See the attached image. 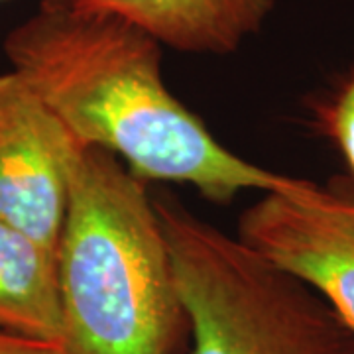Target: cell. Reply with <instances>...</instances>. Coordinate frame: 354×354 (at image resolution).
Here are the masks:
<instances>
[{"label":"cell","mask_w":354,"mask_h":354,"mask_svg":"<svg viewBox=\"0 0 354 354\" xmlns=\"http://www.w3.org/2000/svg\"><path fill=\"white\" fill-rule=\"evenodd\" d=\"M4 53L75 142L122 158L144 181L227 203L288 179L223 146L169 93L162 44L120 18L39 8L8 32Z\"/></svg>","instance_id":"cell-1"},{"label":"cell","mask_w":354,"mask_h":354,"mask_svg":"<svg viewBox=\"0 0 354 354\" xmlns=\"http://www.w3.org/2000/svg\"><path fill=\"white\" fill-rule=\"evenodd\" d=\"M57 272L67 354H169L187 325L153 199L106 150L71 156Z\"/></svg>","instance_id":"cell-2"},{"label":"cell","mask_w":354,"mask_h":354,"mask_svg":"<svg viewBox=\"0 0 354 354\" xmlns=\"http://www.w3.org/2000/svg\"><path fill=\"white\" fill-rule=\"evenodd\" d=\"M153 205L191 330L189 354H354V333L311 286L183 205Z\"/></svg>","instance_id":"cell-3"},{"label":"cell","mask_w":354,"mask_h":354,"mask_svg":"<svg viewBox=\"0 0 354 354\" xmlns=\"http://www.w3.org/2000/svg\"><path fill=\"white\" fill-rule=\"evenodd\" d=\"M236 236L311 286L354 333V199L288 177L242 213Z\"/></svg>","instance_id":"cell-4"},{"label":"cell","mask_w":354,"mask_h":354,"mask_svg":"<svg viewBox=\"0 0 354 354\" xmlns=\"http://www.w3.org/2000/svg\"><path fill=\"white\" fill-rule=\"evenodd\" d=\"M77 146L22 77L0 73V218L55 250Z\"/></svg>","instance_id":"cell-5"},{"label":"cell","mask_w":354,"mask_h":354,"mask_svg":"<svg viewBox=\"0 0 354 354\" xmlns=\"http://www.w3.org/2000/svg\"><path fill=\"white\" fill-rule=\"evenodd\" d=\"M39 8L114 16L177 51L228 55L264 26L274 0H39Z\"/></svg>","instance_id":"cell-6"},{"label":"cell","mask_w":354,"mask_h":354,"mask_svg":"<svg viewBox=\"0 0 354 354\" xmlns=\"http://www.w3.org/2000/svg\"><path fill=\"white\" fill-rule=\"evenodd\" d=\"M0 333L64 344L57 250L2 218Z\"/></svg>","instance_id":"cell-7"},{"label":"cell","mask_w":354,"mask_h":354,"mask_svg":"<svg viewBox=\"0 0 354 354\" xmlns=\"http://www.w3.org/2000/svg\"><path fill=\"white\" fill-rule=\"evenodd\" d=\"M325 124L354 171V79L333 101L325 114Z\"/></svg>","instance_id":"cell-8"},{"label":"cell","mask_w":354,"mask_h":354,"mask_svg":"<svg viewBox=\"0 0 354 354\" xmlns=\"http://www.w3.org/2000/svg\"><path fill=\"white\" fill-rule=\"evenodd\" d=\"M0 354H67L64 344L0 333Z\"/></svg>","instance_id":"cell-9"},{"label":"cell","mask_w":354,"mask_h":354,"mask_svg":"<svg viewBox=\"0 0 354 354\" xmlns=\"http://www.w3.org/2000/svg\"><path fill=\"white\" fill-rule=\"evenodd\" d=\"M2 2H8V0H0V4H2Z\"/></svg>","instance_id":"cell-10"}]
</instances>
